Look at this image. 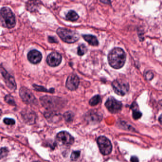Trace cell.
Here are the masks:
<instances>
[{
  "label": "cell",
  "mask_w": 162,
  "mask_h": 162,
  "mask_svg": "<svg viewBox=\"0 0 162 162\" xmlns=\"http://www.w3.org/2000/svg\"><path fill=\"white\" fill-rule=\"evenodd\" d=\"M145 79H146L147 80L150 81L153 78V77H154V74L151 72L149 71L147 72L145 74Z\"/></svg>",
  "instance_id": "f1b7e54d"
},
{
  "label": "cell",
  "mask_w": 162,
  "mask_h": 162,
  "mask_svg": "<svg viewBox=\"0 0 162 162\" xmlns=\"http://www.w3.org/2000/svg\"><path fill=\"white\" fill-rule=\"evenodd\" d=\"M48 41L50 43H58L57 39L54 37H49L48 38Z\"/></svg>",
  "instance_id": "f546056e"
},
{
  "label": "cell",
  "mask_w": 162,
  "mask_h": 162,
  "mask_svg": "<svg viewBox=\"0 0 162 162\" xmlns=\"http://www.w3.org/2000/svg\"><path fill=\"white\" fill-rule=\"evenodd\" d=\"M78 18V15L74 11H69L66 15V20L69 21H77Z\"/></svg>",
  "instance_id": "ffe728a7"
},
{
  "label": "cell",
  "mask_w": 162,
  "mask_h": 162,
  "mask_svg": "<svg viewBox=\"0 0 162 162\" xmlns=\"http://www.w3.org/2000/svg\"><path fill=\"white\" fill-rule=\"evenodd\" d=\"M20 95L24 103L27 104H34L36 99L30 90L25 87H21L20 90Z\"/></svg>",
  "instance_id": "ba28073f"
},
{
  "label": "cell",
  "mask_w": 162,
  "mask_h": 162,
  "mask_svg": "<svg viewBox=\"0 0 162 162\" xmlns=\"http://www.w3.org/2000/svg\"><path fill=\"white\" fill-rule=\"evenodd\" d=\"M100 2L104 4H110V5L111 4V0H100Z\"/></svg>",
  "instance_id": "1f68e13d"
},
{
  "label": "cell",
  "mask_w": 162,
  "mask_h": 162,
  "mask_svg": "<svg viewBox=\"0 0 162 162\" xmlns=\"http://www.w3.org/2000/svg\"><path fill=\"white\" fill-rule=\"evenodd\" d=\"M42 105L47 109H53L58 107L59 105L61 104L58 98L54 97L49 96H44L40 98Z\"/></svg>",
  "instance_id": "8992f818"
},
{
  "label": "cell",
  "mask_w": 162,
  "mask_h": 162,
  "mask_svg": "<svg viewBox=\"0 0 162 162\" xmlns=\"http://www.w3.org/2000/svg\"><path fill=\"white\" fill-rule=\"evenodd\" d=\"M45 117L50 122H55L56 121H59V119H60V115L54 112H46L44 114Z\"/></svg>",
  "instance_id": "ac0fdd59"
},
{
  "label": "cell",
  "mask_w": 162,
  "mask_h": 162,
  "mask_svg": "<svg viewBox=\"0 0 162 162\" xmlns=\"http://www.w3.org/2000/svg\"><path fill=\"white\" fill-rule=\"evenodd\" d=\"M39 162V161H35V162Z\"/></svg>",
  "instance_id": "d590c367"
},
{
  "label": "cell",
  "mask_w": 162,
  "mask_h": 162,
  "mask_svg": "<svg viewBox=\"0 0 162 162\" xmlns=\"http://www.w3.org/2000/svg\"><path fill=\"white\" fill-rule=\"evenodd\" d=\"M5 101L6 103H7L9 105H11L12 106H15V102L13 96L10 95H6L5 97Z\"/></svg>",
  "instance_id": "603a6c76"
},
{
  "label": "cell",
  "mask_w": 162,
  "mask_h": 162,
  "mask_svg": "<svg viewBox=\"0 0 162 162\" xmlns=\"http://www.w3.org/2000/svg\"><path fill=\"white\" fill-rule=\"evenodd\" d=\"M41 4L42 3L39 0H28L26 3V9L28 12H37L39 11Z\"/></svg>",
  "instance_id": "5bb4252c"
},
{
  "label": "cell",
  "mask_w": 162,
  "mask_h": 162,
  "mask_svg": "<svg viewBox=\"0 0 162 162\" xmlns=\"http://www.w3.org/2000/svg\"><path fill=\"white\" fill-rule=\"evenodd\" d=\"M80 153V151H74L73 152L71 156V159L73 161L77 160L79 157Z\"/></svg>",
  "instance_id": "484cf974"
},
{
  "label": "cell",
  "mask_w": 162,
  "mask_h": 162,
  "mask_svg": "<svg viewBox=\"0 0 162 162\" xmlns=\"http://www.w3.org/2000/svg\"><path fill=\"white\" fill-rule=\"evenodd\" d=\"M33 87H34L35 90L37 91H40V92H51L53 93L54 92V90L53 89L47 90L46 88L37 85H33Z\"/></svg>",
  "instance_id": "d4e9b609"
},
{
  "label": "cell",
  "mask_w": 162,
  "mask_h": 162,
  "mask_svg": "<svg viewBox=\"0 0 162 162\" xmlns=\"http://www.w3.org/2000/svg\"><path fill=\"white\" fill-rule=\"evenodd\" d=\"M61 61V55L60 54L55 52L50 54L47 59V64L52 67L58 66L60 64Z\"/></svg>",
  "instance_id": "8fae6325"
},
{
  "label": "cell",
  "mask_w": 162,
  "mask_h": 162,
  "mask_svg": "<svg viewBox=\"0 0 162 162\" xmlns=\"http://www.w3.org/2000/svg\"><path fill=\"white\" fill-rule=\"evenodd\" d=\"M131 162H139L138 158L136 156H133L130 158Z\"/></svg>",
  "instance_id": "4dcf8cb0"
},
{
  "label": "cell",
  "mask_w": 162,
  "mask_h": 162,
  "mask_svg": "<svg viewBox=\"0 0 162 162\" xmlns=\"http://www.w3.org/2000/svg\"><path fill=\"white\" fill-rule=\"evenodd\" d=\"M79 79L77 75L72 74L67 78L66 82V87L71 91H74L78 87Z\"/></svg>",
  "instance_id": "7c38bea8"
},
{
  "label": "cell",
  "mask_w": 162,
  "mask_h": 162,
  "mask_svg": "<svg viewBox=\"0 0 162 162\" xmlns=\"http://www.w3.org/2000/svg\"><path fill=\"white\" fill-rule=\"evenodd\" d=\"M56 138L59 142L65 145H71L74 143V138L66 131H61L58 133Z\"/></svg>",
  "instance_id": "30bf717a"
},
{
  "label": "cell",
  "mask_w": 162,
  "mask_h": 162,
  "mask_svg": "<svg viewBox=\"0 0 162 162\" xmlns=\"http://www.w3.org/2000/svg\"><path fill=\"white\" fill-rule=\"evenodd\" d=\"M23 117L26 122L29 124L34 123L36 120V115L32 111H26L23 114Z\"/></svg>",
  "instance_id": "9a60e30c"
},
{
  "label": "cell",
  "mask_w": 162,
  "mask_h": 162,
  "mask_svg": "<svg viewBox=\"0 0 162 162\" xmlns=\"http://www.w3.org/2000/svg\"><path fill=\"white\" fill-rule=\"evenodd\" d=\"M64 117L66 121L69 122L73 120V115L71 112L68 111L64 113Z\"/></svg>",
  "instance_id": "cb8c5ba5"
},
{
  "label": "cell",
  "mask_w": 162,
  "mask_h": 162,
  "mask_svg": "<svg viewBox=\"0 0 162 162\" xmlns=\"http://www.w3.org/2000/svg\"><path fill=\"white\" fill-rule=\"evenodd\" d=\"M86 119L88 121L91 122H97L102 119V117L97 112L92 111L88 112V114L86 115Z\"/></svg>",
  "instance_id": "d6986e66"
},
{
  "label": "cell",
  "mask_w": 162,
  "mask_h": 162,
  "mask_svg": "<svg viewBox=\"0 0 162 162\" xmlns=\"http://www.w3.org/2000/svg\"><path fill=\"white\" fill-rule=\"evenodd\" d=\"M112 86L114 92L120 96H124L129 91V84L122 80H114L112 82Z\"/></svg>",
  "instance_id": "277c9868"
},
{
  "label": "cell",
  "mask_w": 162,
  "mask_h": 162,
  "mask_svg": "<svg viewBox=\"0 0 162 162\" xmlns=\"http://www.w3.org/2000/svg\"><path fill=\"white\" fill-rule=\"evenodd\" d=\"M0 71L4 78V81L8 87L13 91L16 90L17 85L13 77H12L11 74H9L6 71V69L1 66H0Z\"/></svg>",
  "instance_id": "9c48e42d"
},
{
  "label": "cell",
  "mask_w": 162,
  "mask_h": 162,
  "mask_svg": "<svg viewBox=\"0 0 162 162\" xmlns=\"http://www.w3.org/2000/svg\"><path fill=\"white\" fill-rule=\"evenodd\" d=\"M100 100L101 99H100V97L99 95H95L90 100V101H89V104L91 106H94L97 105L100 102Z\"/></svg>",
  "instance_id": "44dd1931"
},
{
  "label": "cell",
  "mask_w": 162,
  "mask_h": 162,
  "mask_svg": "<svg viewBox=\"0 0 162 162\" xmlns=\"http://www.w3.org/2000/svg\"><path fill=\"white\" fill-rule=\"evenodd\" d=\"M105 106L110 112L112 113H118L122 107L121 102L116 100L113 97H110L105 103Z\"/></svg>",
  "instance_id": "52a82bcc"
},
{
  "label": "cell",
  "mask_w": 162,
  "mask_h": 162,
  "mask_svg": "<svg viewBox=\"0 0 162 162\" xmlns=\"http://www.w3.org/2000/svg\"><path fill=\"white\" fill-rule=\"evenodd\" d=\"M42 55L38 50H33L30 51L28 54V59L30 63L37 64L40 63L42 59Z\"/></svg>",
  "instance_id": "4fadbf2b"
},
{
  "label": "cell",
  "mask_w": 162,
  "mask_h": 162,
  "mask_svg": "<svg viewBox=\"0 0 162 162\" xmlns=\"http://www.w3.org/2000/svg\"><path fill=\"white\" fill-rule=\"evenodd\" d=\"M8 153V150L7 148H2L1 149V151H0V158H4L5 157L7 156Z\"/></svg>",
  "instance_id": "4316f807"
},
{
  "label": "cell",
  "mask_w": 162,
  "mask_h": 162,
  "mask_svg": "<svg viewBox=\"0 0 162 162\" xmlns=\"http://www.w3.org/2000/svg\"><path fill=\"white\" fill-rule=\"evenodd\" d=\"M97 144L102 154L108 155L112 151V145L111 141L104 136H100L97 139Z\"/></svg>",
  "instance_id": "5b68a950"
},
{
  "label": "cell",
  "mask_w": 162,
  "mask_h": 162,
  "mask_svg": "<svg viewBox=\"0 0 162 162\" xmlns=\"http://www.w3.org/2000/svg\"><path fill=\"white\" fill-rule=\"evenodd\" d=\"M126 60V55L122 48H114L108 55L109 64L112 68L119 69L124 66Z\"/></svg>",
  "instance_id": "6da1fadb"
},
{
  "label": "cell",
  "mask_w": 162,
  "mask_h": 162,
  "mask_svg": "<svg viewBox=\"0 0 162 162\" xmlns=\"http://www.w3.org/2000/svg\"><path fill=\"white\" fill-rule=\"evenodd\" d=\"M57 33L60 38L66 43H73L79 39V34L71 29L60 28L57 29Z\"/></svg>",
  "instance_id": "3957f363"
},
{
  "label": "cell",
  "mask_w": 162,
  "mask_h": 162,
  "mask_svg": "<svg viewBox=\"0 0 162 162\" xmlns=\"http://www.w3.org/2000/svg\"><path fill=\"white\" fill-rule=\"evenodd\" d=\"M160 104L161 105H162V100H161V101H160Z\"/></svg>",
  "instance_id": "e575fe53"
},
{
  "label": "cell",
  "mask_w": 162,
  "mask_h": 162,
  "mask_svg": "<svg viewBox=\"0 0 162 162\" xmlns=\"http://www.w3.org/2000/svg\"><path fill=\"white\" fill-rule=\"evenodd\" d=\"M2 115V111L0 109V119L1 118Z\"/></svg>",
  "instance_id": "836d02e7"
},
{
  "label": "cell",
  "mask_w": 162,
  "mask_h": 162,
  "mask_svg": "<svg viewBox=\"0 0 162 162\" xmlns=\"http://www.w3.org/2000/svg\"><path fill=\"white\" fill-rule=\"evenodd\" d=\"M87 48L84 44L81 45L78 48V55H83L87 52Z\"/></svg>",
  "instance_id": "7402d4cb"
},
{
  "label": "cell",
  "mask_w": 162,
  "mask_h": 162,
  "mask_svg": "<svg viewBox=\"0 0 162 162\" xmlns=\"http://www.w3.org/2000/svg\"><path fill=\"white\" fill-rule=\"evenodd\" d=\"M3 122L7 125H13L15 124V121L12 119L5 118L3 119Z\"/></svg>",
  "instance_id": "83f0119b"
},
{
  "label": "cell",
  "mask_w": 162,
  "mask_h": 162,
  "mask_svg": "<svg viewBox=\"0 0 162 162\" xmlns=\"http://www.w3.org/2000/svg\"><path fill=\"white\" fill-rule=\"evenodd\" d=\"M83 37L84 40L90 45L93 46H97L98 45V40L95 36L92 35H83Z\"/></svg>",
  "instance_id": "2e32d148"
},
{
  "label": "cell",
  "mask_w": 162,
  "mask_h": 162,
  "mask_svg": "<svg viewBox=\"0 0 162 162\" xmlns=\"http://www.w3.org/2000/svg\"><path fill=\"white\" fill-rule=\"evenodd\" d=\"M131 109H132V111H133L132 116H133V119H134L137 120V119H139L142 117V114L138 110V106L137 103H133L131 106Z\"/></svg>",
  "instance_id": "e0dca14e"
},
{
  "label": "cell",
  "mask_w": 162,
  "mask_h": 162,
  "mask_svg": "<svg viewBox=\"0 0 162 162\" xmlns=\"http://www.w3.org/2000/svg\"><path fill=\"white\" fill-rule=\"evenodd\" d=\"M0 22L4 28H12L16 25V19L11 9L4 7L0 10Z\"/></svg>",
  "instance_id": "7a4b0ae2"
},
{
  "label": "cell",
  "mask_w": 162,
  "mask_h": 162,
  "mask_svg": "<svg viewBox=\"0 0 162 162\" xmlns=\"http://www.w3.org/2000/svg\"><path fill=\"white\" fill-rule=\"evenodd\" d=\"M159 121L160 122V123L162 125V114L160 115V117L159 118Z\"/></svg>",
  "instance_id": "d6a6232c"
}]
</instances>
